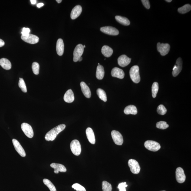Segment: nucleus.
Masks as SVG:
<instances>
[{
	"instance_id": "nucleus-1",
	"label": "nucleus",
	"mask_w": 191,
	"mask_h": 191,
	"mask_svg": "<svg viewBox=\"0 0 191 191\" xmlns=\"http://www.w3.org/2000/svg\"><path fill=\"white\" fill-rule=\"evenodd\" d=\"M66 128V125L62 124L59 125L51 129L45 135V138L47 141H53L55 140L59 133L63 131Z\"/></svg>"
},
{
	"instance_id": "nucleus-2",
	"label": "nucleus",
	"mask_w": 191,
	"mask_h": 191,
	"mask_svg": "<svg viewBox=\"0 0 191 191\" xmlns=\"http://www.w3.org/2000/svg\"><path fill=\"white\" fill-rule=\"evenodd\" d=\"M130 75L133 82L137 84L140 82V77L138 66H134L131 67L130 71Z\"/></svg>"
},
{
	"instance_id": "nucleus-3",
	"label": "nucleus",
	"mask_w": 191,
	"mask_h": 191,
	"mask_svg": "<svg viewBox=\"0 0 191 191\" xmlns=\"http://www.w3.org/2000/svg\"><path fill=\"white\" fill-rule=\"evenodd\" d=\"M70 148L72 153L76 156H79L81 153V144L79 140H73L70 144Z\"/></svg>"
},
{
	"instance_id": "nucleus-4",
	"label": "nucleus",
	"mask_w": 191,
	"mask_h": 191,
	"mask_svg": "<svg viewBox=\"0 0 191 191\" xmlns=\"http://www.w3.org/2000/svg\"><path fill=\"white\" fill-rule=\"evenodd\" d=\"M145 147L148 150L153 152H156L160 149L161 146L159 143L153 140H148L145 142Z\"/></svg>"
},
{
	"instance_id": "nucleus-5",
	"label": "nucleus",
	"mask_w": 191,
	"mask_h": 191,
	"mask_svg": "<svg viewBox=\"0 0 191 191\" xmlns=\"http://www.w3.org/2000/svg\"><path fill=\"white\" fill-rule=\"evenodd\" d=\"M84 48L81 44H79L75 48L73 53V61L77 62L81 57L84 53Z\"/></svg>"
},
{
	"instance_id": "nucleus-6",
	"label": "nucleus",
	"mask_w": 191,
	"mask_h": 191,
	"mask_svg": "<svg viewBox=\"0 0 191 191\" xmlns=\"http://www.w3.org/2000/svg\"><path fill=\"white\" fill-rule=\"evenodd\" d=\"M128 165L132 173L137 174L140 173V167L138 162L134 159H131L129 160Z\"/></svg>"
},
{
	"instance_id": "nucleus-7",
	"label": "nucleus",
	"mask_w": 191,
	"mask_h": 191,
	"mask_svg": "<svg viewBox=\"0 0 191 191\" xmlns=\"http://www.w3.org/2000/svg\"><path fill=\"white\" fill-rule=\"evenodd\" d=\"M21 129L27 137L31 138L33 137L34 132L32 126L28 123H22L21 125Z\"/></svg>"
},
{
	"instance_id": "nucleus-8",
	"label": "nucleus",
	"mask_w": 191,
	"mask_h": 191,
	"mask_svg": "<svg viewBox=\"0 0 191 191\" xmlns=\"http://www.w3.org/2000/svg\"><path fill=\"white\" fill-rule=\"evenodd\" d=\"M111 136L116 144L119 146L123 144V137L119 132L117 131L113 130L112 131Z\"/></svg>"
},
{
	"instance_id": "nucleus-9",
	"label": "nucleus",
	"mask_w": 191,
	"mask_h": 191,
	"mask_svg": "<svg viewBox=\"0 0 191 191\" xmlns=\"http://www.w3.org/2000/svg\"><path fill=\"white\" fill-rule=\"evenodd\" d=\"M158 51L162 56L166 55L170 50V46L169 44L160 43H158L157 45Z\"/></svg>"
},
{
	"instance_id": "nucleus-10",
	"label": "nucleus",
	"mask_w": 191,
	"mask_h": 191,
	"mask_svg": "<svg viewBox=\"0 0 191 191\" xmlns=\"http://www.w3.org/2000/svg\"><path fill=\"white\" fill-rule=\"evenodd\" d=\"M21 38L25 42L31 44H36L39 41V38L38 37L30 34L26 36L21 35Z\"/></svg>"
},
{
	"instance_id": "nucleus-11",
	"label": "nucleus",
	"mask_w": 191,
	"mask_h": 191,
	"mask_svg": "<svg viewBox=\"0 0 191 191\" xmlns=\"http://www.w3.org/2000/svg\"><path fill=\"white\" fill-rule=\"evenodd\" d=\"M176 177L177 181L178 183H182L186 180V176L184 171L182 168L178 167L176 171Z\"/></svg>"
},
{
	"instance_id": "nucleus-12",
	"label": "nucleus",
	"mask_w": 191,
	"mask_h": 191,
	"mask_svg": "<svg viewBox=\"0 0 191 191\" xmlns=\"http://www.w3.org/2000/svg\"><path fill=\"white\" fill-rule=\"evenodd\" d=\"M183 65V61L182 58L179 57L177 60L176 64H175L173 68L172 75L174 77H176L181 71Z\"/></svg>"
},
{
	"instance_id": "nucleus-13",
	"label": "nucleus",
	"mask_w": 191,
	"mask_h": 191,
	"mask_svg": "<svg viewBox=\"0 0 191 191\" xmlns=\"http://www.w3.org/2000/svg\"><path fill=\"white\" fill-rule=\"evenodd\" d=\"M100 30L105 34L111 35H117L119 33L117 28L111 26L102 27L100 28Z\"/></svg>"
},
{
	"instance_id": "nucleus-14",
	"label": "nucleus",
	"mask_w": 191,
	"mask_h": 191,
	"mask_svg": "<svg viewBox=\"0 0 191 191\" xmlns=\"http://www.w3.org/2000/svg\"><path fill=\"white\" fill-rule=\"evenodd\" d=\"M12 142L15 150L19 154L20 156L23 157H25L26 154L25 151L19 142L15 139H13Z\"/></svg>"
},
{
	"instance_id": "nucleus-15",
	"label": "nucleus",
	"mask_w": 191,
	"mask_h": 191,
	"mask_svg": "<svg viewBox=\"0 0 191 191\" xmlns=\"http://www.w3.org/2000/svg\"><path fill=\"white\" fill-rule=\"evenodd\" d=\"M131 61V58H129L127 56L123 54L120 56L118 58L117 62L120 66L125 67L128 65Z\"/></svg>"
},
{
	"instance_id": "nucleus-16",
	"label": "nucleus",
	"mask_w": 191,
	"mask_h": 191,
	"mask_svg": "<svg viewBox=\"0 0 191 191\" xmlns=\"http://www.w3.org/2000/svg\"><path fill=\"white\" fill-rule=\"evenodd\" d=\"M82 8L81 6L77 5L73 9L71 14V18L72 20L78 18L81 13Z\"/></svg>"
},
{
	"instance_id": "nucleus-17",
	"label": "nucleus",
	"mask_w": 191,
	"mask_h": 191,
	"mask_svg": "<svg viewBox=\"0 0 191 191\" xmlns=\"http://www.w3.org/2000/svg\"><path fill=\"white\" fill-rule=\"evenodd\" d=\"M111 75L113 77L120 79H123L125 77L124 72L123 70L117 67H115L112 70Z\"/></svg>"
},
{
	"instance_id": "nucleus-18",
	"label": "nucleus",
	"mask_w": 191,
	"mask_h": 191,
	"mask_svg": "<svg viewBox=\"0 0 191 191\" xmlns=\"http://www.w3.org/2000/svg\"><path fill=\"white\" fill-rule=\"evenodd\" d=\"M81 91L83 94L87 98H90L91 97V92L89 87L84 82H81L80 84Z\"/></svg>"
},
{
	"instance_id": "nucleus-19",
	"label": "nucleus",
	"mask_w": 191,
	"mask_h": 191,
	"mask_svg": "<svg viewBox=\"0 0 191 191\" xmlns=\"http://www.w3.org/2000/svg\"><path fill=\"white\" fill-rule=\"evenodd\" d=\"M50 166L54 169V172L55 173H58L59 172H66L67 169L64 165L59 163H52Z\"/></svg>"
},
{
	"instance_id": "nucleus-20",
	"label": "nucleus",
	"mask_w": 191,
	"mask_h": 191,
	"mask_svg": "<svg viewBox=\"0 0 191 191\" xmlns=\"http://www.w3.org/2000/svg\"><path fill=\"white\" fill-rule=\"evenodd\" d=\"M86 133L89 142L92 144H95L96 142L95 137L93 129L90 127L87 128L86 131Z\"/></svg>"
},
{
	"instance_id": "nucleus-21",
	"label": "nucleus",
	"mask_w": 191,
	"mask_h": 191,
	"mask_svg": "<svg viewBox=\"0 0 191 191\" xmlns=\"http://www.w3.org/2000/svg\"><path fill=\"white\" fill-rule=\"evenodd\" d=\"M56 49L57 54L59 56H62L64 51V41L62 39L60 38L57 40Z\"/></svg>"
},
{
	"instance_id": "nucleus-22",
	"label": "nucleus",
	"mask_w": 191,
	"mask_h": 191,
	"mask_svg": "<svg viewBox=\"0 0 191 191\" xmlns=\"http://www.w3.org/2000/svg\"><path fill=\"white\" fill-rule=\"evenodd\" d=\"M64 101L68 103L72 102L74 100V93L71 89H69L66 91L64 96Z\"/></svg>"
},
{
	"instance_id": "nucleus-23",
	"label": "nucleus",
	"mask_w": 191,
	"mask_h": 191,
	"mask_svg": "<svg viewBox=\"0 0 191 191\" xmlns=\"http://www.w3.org/2000/svg\"><path fill=\"white\" fill-rule=\"evenodd\" d=\"M125 114L136 115L137 113V108L135 106L130 105L125 107L124 110Z\"/></svg>"
},
{
	"instance_id": "nucleus-24",
	"label": "nucleus",
	"mask_w": 191,
	"mask_h": 191,
	"mask_svg": "<svg viewBox=\"0 0 191 191\" xmlns=\"http://www.w3.org/2000/svg\"><path fill=\"white\" fill-rule=\"evenodd\" d=\"M0 65L5 70H10L11 68V63L7 58H2L0 59Z\"/></svg>"
},
{
	"instance_id": "nucleus-25",
	"label": "nucleus",
	"mask_w": 191,
	"mask_h": 191,
	"mask_svg": "<svg viewBox=\"0 0 191 191\" xmlns=\"http://www.w3.org/2000/svg\"><path fill=\"white\" fill-rule=\"evenodd\" d=\"M101 52L105 57H109L113 54V51L112 49L108 46L104 45L102 48Z\"/></svg>"
},
{
	"instance_id": "nucleus-26",
	"label": "nucleus",
	"mask_w": 191,
	"mask_h": 191,
	"mask_svg": "<svg viewBox=\"0 0 191 191\" xmlns=\"http://www.w3.org/2000/svg\"><path fill=\"white\" fill-rule=\"evenodd\" d=\"M104 75V67L102 65H98L96 70V77L99 80H102Z\"/></svg>"
},
{
	"instance_id": "nucleus-27",
	"label": "nucleus",
	"mask_w": 191,
	"mask_h": 191,
	"mask_svg": "<svg viewBox=\"0 0 191 191\" xmlns=\"http://www.w3.org/2000/svg\"><path fill=\"white\" fill-rule=\"evenodd\" d=\"M115 18L117 22L123 25L129 26L130 24V21L125 17L120 16H116Z\"/></svg>"
},
{
	"instance_id": "nucleus-28",
	"label": "nucleus",
	"mask_w": 191,
	"mask_h": 191,
	"mask_svg": "<svg viewBox=\"0 0 191 191\" xmlns=\"http://www.w3.org/2000/svg\"><path fill=\"white\" fill-rule=\"evenodd\" d=\"M98 96L101 100L104 102L107 101V97L105 92L101 89L99 88L97 90Z\"/></svg>"
},
{
	"instance_id": "nucleus-29",
	"label": "nucleus",
	"mask_w": 191,
	"mask_h": 191,
	"mask_svg": "<svg viewBox=\"0 0 191 191\" xmlns=\"http://www.w3.org/2000/svg\"><path fill=\"white\" fill-rule=\"evenodd\" d=\"M191 5L189 4H186L183 6L178 9V11L181 14H184L191 11Z\"/></svg>"
},
{
	"instance_id": "nucleus-30",
	"label": "nucleus",
	"mask_w": 191,
	"mask_h": 191,
	"mask_svg": "<svg viewBox=\"0 0 191 191\" xmlns=\"http://www.w3.org/2000/svg\"><path fill=\"white\" fill-rule=\"evenodd\" d=\"M43 182L44 184L47 186H48L50 191H56V189L55 186L49 179H44L43 180Z\"/></svg>"
},
{
	"instance_id": "nucleus-31",
	"label": "nucleus",
	"mask_w": 191,
	"mask_h": 191,
	"mask_svg": "<svg viewBox=\"0 0 191 191\" xmlns=\"http://www.w3.org/2000/svg\"><path fill=\"white\" fill-rule=\"evenodd\" d=\"M102 188L103 191H112V187L111 184L106 181L102 183Z\"/></svg>"
},
{
	"instance_id": "nucleus-32",
	"label": "nucleus",
	"mask_w": 191,
	"mask_h": 191,
	"mask_svg": "<svg viewBox=\"0 0 191 191\" xmlns=\"http://www.w3.org/2000/svg\"><path fill=\"white\" fill-rule=\"evenodd\" d=\"M159 84L157 82H154L153 83L152 86V96L155 98L156 96V95L159 90Z\"/></svg>"
},
{
	"instance_id": "nucleus-33",
	"label": "nucleus",
	"mask_w": 191,
	"mask_h": 191,
	"mask_svg": "<svg viewBox=\"0 0 191 191\" xmlns=\"http://www.w3.org/2000/svg\"><path fill=\"white\" fill-rule=\"evenodd\" d=\"M156 127L159 129L165 130L169 127V125L165 121H160L156 123Z\"/></svg>"
},
{
	"instance_id": "nucleus-34",
	"label": "nucleus",
	"mask_w": 191,
	"mask_h": 191,
	"mask_svg": "<svg viewBox=\"0 0 191 191\" xmlns=\"http://www.w3.org/2000/svg\"><path fill=\"white\" fill-rule=\"evenodd\" d=\"M18 86L23 92L27 93L26 86L25 82H24L23 79L20 78L19 82H18Z\"/></svg>"
},
{
	"instance_id": "nucleus-35",
	"label": "nucleus",
	"mask_w": 191,
	"mask_h": 191,
	"mask_svg": "<svg viewBox=\"0 0 191 191\" xmlns=\"http://www.w3.org/2000/svg\"><path fill=\"white\" fill-rule=\"evenodd\" d=\"M167 110L166 108L163 105L160 104L157 109V112L159 114L164 115L167 112Z\"/></svg>"
},
{
	"instance_id": "nucleus-36",
	"label": "nucleus",
	"mask_w": 191,
	"mask_h": 191,
	"mask_svg": "<svg viewBox=\"0 0 191 191\" xmlns=\"http://www.w3.org/2000/svg\"><path fill=\"white\" fill-rule=\"evenodd\" d=\"M40 66L38 63L34 62L32 64V69L33 72L35 75L39 74Z\"/></svg>"
},
{
	"instance_id": "nucleus-37",
	"label": "nucleus",
	"mask_w": 191,
	"mask_h": 191,
	"mask_svg": "<svg viewBox=\"0 0 191 191\" xmlns=\"http://www.w3.org/2000/svg\"><path fill=\"white\" fill-rule=\"evenodd\" d=\"M72 188L77 191H86L85 188L78 183H75L72 186Z\"/></svg>"
},
{
	"instance_id": "nucleus-38",
	"label": "nucleus",
	"mask_w": 191,
	"mask_h": 191,
	"mask_svg": "<svg viewBox=\"0 0 191 191\" xmlns=\"http://www.w3.org/2000/svg\"><path fill=\"white\" fill-rule=\"evenodd\" d=\"M126 184V182H125L120 183L119 184L117 188L119 189V191H126V188L128 186Z\"/></svg>"
},
{
	"instance_id": "nucleus-39",
	"label": "nucleus",
	"mask_w": 191,
	"mask_h": 191,
	"mask_svg": "<svg viewBox=\"0 0 191 191\" xmlns=\"http://www.w3.org/2000/svg\"><path fill=\"white\" fill-rule=\"evenodd\" d=\"M30 28H26L25 27L22 29V31L21 32V34H22V35L24 36H27L30 34Z\"/></svg>"
},
{
	"instance_id": "nucleus-40",
	"label": "nucleus",
	"mask_w": 191,
	"mask_h": 191,
	"mask_svg": "<svg viewBox=\"0 0 191 191\" xmlns=\"http://www.w3.org/2000/svg\"><path fill=\"white\" fill-rule=\"evenodd\" d=\"M142 3L143 5L146 7L147 9H149L150 8V5L149 1L148 0H142Z\"/></svg>"
},
{
	"instance_id": "nucleus-41",
	"label": "nucleus",
	"mask_w": 191,
	"mask_h": 191,
	"mask_svg": "<svg viewBox=\"0 0 191 191\" xmlns=\"http://www.w3.org/2000/svg\"><path fill=\"white\" fill-rule=\"evenodd\" d=\"M5 45V42L3 40L0 39V47H1Z\"/></svg>"
},
{
	"instance_id": "nucleus-42",
	"label": "nucleus",
	"mask_w": 191,
	"mask_h": 191,
	"mask_svg": "<svg viewBox=\"0 0 191 191\" xmlns=\"http://www.w3.org/2000/svg\"><path fill=\"white\" fill-rule=\"evenodd\" d=\"M44 4L43 3H39L37 5V7L39 8H41V7L43 6Z\"/></svg>"
},
{
	"instance_id": "nucleus-43",
	"label": "nucleus",
	"mask_w": 191,
	"mask_h": 191,
	"mask_svg": "<svg viewBox=\"0 0 191 191\" xmlns=\"http://www.w3.org/2000/svg\"><path fill=\"white\" fill-rule=\"evenodd\" d=\"M30 1H31V4H35L37 3L36 0H31Z\"/></svg>"
},
{
	"instance_id": "nucleus-44",
	"label": "nucleus",
	"mask_w": 191,
	"mask_h": 191,
	"mask_svg": "<svg viewBox=\"0 0 191 191\" xmlns=\"http://www.w3.org/2000/svg\"><path fill=\"white\" fill-rule=\"evenodd\" d=\"M56 1L57 3H61L62 1V0H56Z\"/></svg>"
},
{
	"instance_id": "nucleus-45",
	"label": "nucleus",
	"mask_w": 191,
	"mask_h": 191,
	"mask_svg": "<svg viewBox=\"0 0 191 191\" xmlns=\"http://www.w3.org/2000/svg\"><path fill=\"white\" fill-rule=\"evenodd\" d=\"M167 1V2L169 3L171 2V1H172V0H166V1Z\"/></svg>"
},
{
	"instance_id": "nucleus-46",
	"label": "nucleus",
	"mask_w": 191,
	"mask_h": 191,
	"mask_svg": "<svg viewBox=\"0 0 191 191\" xmlns=\"http://www.w3.org/2000/svg\"><path fill=\"white\" fill-rule=\"evenodd\" d=\"M83 60V58L82 57H81V58H80L79 59V60L78 61H82V60Z\"/></svg>"
},
{
	"instance_id": "nucleus-47",
	"label": "nucleus",
	"mask_w": 191,
	"mask_h": 191,
	"mask_svg": "<svg viewBox=\"0 0 191 191\" xmlns=\"http://www.w3.org/2000/svg\"><path fill=\"white\" fill-rule=\"evenodd\" d=\"M83 47H84V48H85V47H85V45H84L83 46Z\"/></svg>"
},
{
	"instance_id": "nucleus-48",
	"label": "nucleus",
	"mask_w": 191,
	"mask_h": 191,
	"mask_svg": "<svg viewBox=\"0 0 191 191\" xmlns=\"http://www.w3.org/2000/svg\"><path fill=\"white\" fill-rule=\"evenodd\" d=\"M98 65H100V64H99V63H98Z\"/></svg>"
},
{
	"instance_id": "nucleus-49",
	"label": "nucleus",
	"mask_w": 191,
	"mask_h": 191,
	"mask_svg": "<svg viewBox=\"0 0 191 191\" xmlns=\"http://www.w3.org/2000/svg\"><path fill=\"white\" fill-rule=\"evenodd\" d=\"M166 191L163 190V191Z\"/></svg>"
}]
</instances>
